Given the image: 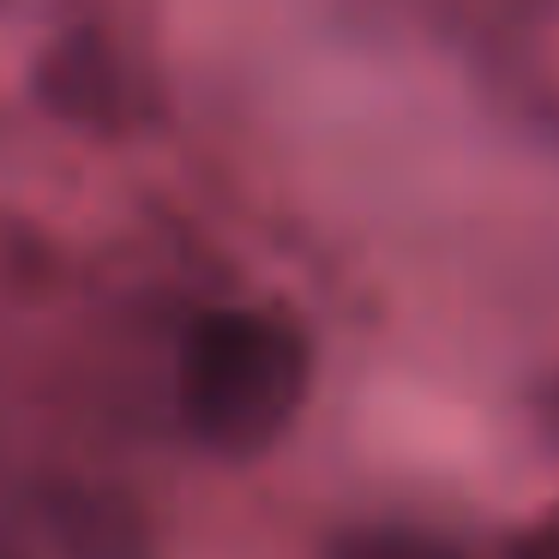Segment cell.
<instances>
[{
	"label": "cell",
	"instance_id": "6da1fadb",
	"mask_svg": "<svg viewBox=\"0 0 559 559\" xmlns=\"http://www.w3.org/2000/svg\"><path fill=\"white\" fill-rule=\"evenodd\" d=\"M307 337L259 307H211L181 343V415L223 457H259L307 397Z\"/></svg>",
	"mask_w": 559,
	"mask_h": 559
},
{
	"label": "cell",
	"instance_id": "7a4b0ae2",
	"mask_svg": "<svg viewBox=\"0 0 559 559\" xmlns=\"http://www.w3.org/2000/svg\"><path fill=\"white\" fill-rule=\"evenodd\" d=\"M37 91L49 97L55 115L97 121V127H115V109H121V73H115V55L103 49V37H91V31H73V37H61L49 55H43Z\"/></svg>",
	"mask_w": 559,
	"mask_h": 559
},
{
	"label": "cell",
	"instance_id": "3957f363",
	"mask_svg": "<svg viewBox=\"0 0 559 559\" xmlns=\"http://www.w3.org/2000/svg\"><path fill=\"white\" fill-rule=\"evenodd\" d=\"M331 559H457L439 542H421V535H349Z\"/></svg>",
	"mask_w": 559,
	"mask_h": 559
},
{
	"label": "cell",
	"instance_id": "277c9868",
	"mask_svg": "<svg viewBox=\"0 0 559 559\" xmlns=\"http://www.w3.org/2000/svg\"><path fill=\"white\" fill-rule=\"evenodd\" d=\"M511 559H559V506L547 518H535L530 530L511 542Z\"/></svg>",
	"mask_w": 559,
	"mask_h": 559
}]
</instances>
